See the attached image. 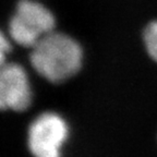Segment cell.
Instances as JSON below:
<instances>
[{
	"label": "cell",
	"mask_w": 157,
	"mask_h": 157,
	"mask_svg": "<svg viewBox=\"0 0 157 157\" xmlns=\"http://www.w3.org/2000/svg\"><path fill=\"white\" fill-rule=\"evenodd\" d=\"M29 61L35 71L47 81L62 83L80 71L83 49L70 35L54 31L31 49Z\"/></svg>",
	"instance_id": "obj_1"
},
{
	"label": "cell",
	"mask_w": 157,
	"mask_h": 157,
	"mask_svg": "<svg viewBox=\"0 0 157 157\" xmlns=\"http://www.w3.org/2000/svg\"><path fill=\"white\" fill-rule=\"evenodd\" d=\"M55 27L56 17L46 6L35 0H20L9 21L8 34L15 44L32 49Z\"/></svg>",
	"instance_id": "obj_2"
},
{
	"label": "cell",
	"mask_w": 157,
	"mask_h": 157,
	"mask_svg": "<svg viewBox=\"0 0 157 157\" xmlns=\"http://www.w3.org/2000/svg\"><path fill=\"white\" fill-rule=\"evenodd\" d=\"M67 137L66 121L55 113H44L29 125L27 144L34 157H60Z\"/></svg>",
	"instance_id": "obj_3"
},
{
	"label": "cell",
	"mask_w": 157,
	"mask_h": 157,
	"mask_svg": "<svg viewBox=\"0 0 157 157\" xmlns=\"http://www.w3.org/2000/svg\"><path fill=\"white\" fill-rule=\"evenodd\" d=\"M32 101V90L24 68L14 62L1 66L0 106L3 110L23 111Z\"/></svg>",
	"instance_id": "obj_4"
},
{
	"label": "cell",
	"mask_w": 157,
	"mask_h": 157,
	"mask_svg": "<svg viewBox=\"0 0 157 157\" xmlns=\"http://www.w3.org/2000/svg\"><path fill=\"white\" fill-rule=\"evenodd\" d=\"M143 42L148 56L157 62V20L146 25L143 32Z\"/></svg>",
	"instance_id": "obj_5"
},
{
	"label": "cell",
	"mask_w": 157,
	"mask_h": 157,
	"mask_svg": "<svg viewBox=\"0 0 157 157\" xmlns=\"http://www.w3.org/2000/svg\"><path fill=\"white\" fill-rule=\"evenodd\" d=\"M10 52H11L10 37H7L5 33H1V39H0V61H1V66L6 63V56Z\"/></svg>",
	"instance_id": "obj_6"
}]
</instances>
